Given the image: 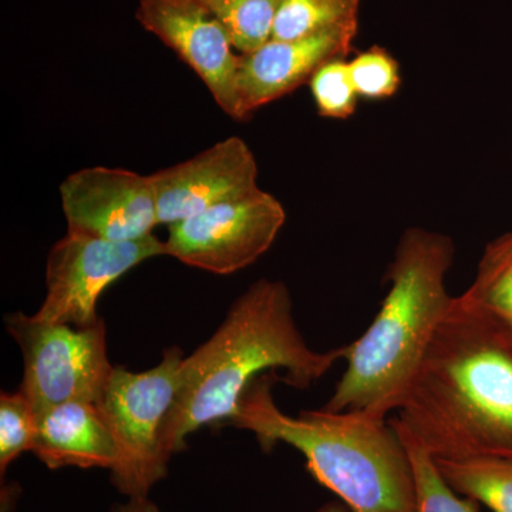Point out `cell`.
Returning <instances> with one entry per match:
<instances>
[{
	"mask_svg": "<svg viewBox=\"0 0 512 512\" xmlns=\"http://www.w3.org/2000/svg\"><path fill=\"white\" fill-rule=\"evenodd\" d=\"M433 458L512 460V335L453 298L394 419Z\"/></svg>",
	"mask_w": 512,
	"mask_h": 512,
	"instance_id": "1",
	"label": "cell"
},
{
	"mask_svg": "<svg viewBox=\"0 0 512 512\" xmlns=\"http://www.w3.org/2000/svg\"><path fill=\"white\" fill-rule=\"evenodd\" d=\"M346 356L348 345L328 352L309 348L284 282L259 279L232 303L214 335L184 357L180 387L161 431L164 457L170 461L185 450L187 437L201 427L229 421L265 370L284 369V382L305 390Z\"/></svg>",
	"mask_w": 512,
	"mask_h": 512,
	"instance_id": "2",
	"label": "cell"
},
{
	"mask_svg": "<svg viewBox=\"0 0 512 512\" xmlns=\"http://www.w3.org/2000/svg\"><path fill=\"white\" fill-rule=\"evenodd\" d=\"M453 259L447 235L404 232L387 269L389 291L366 332L348 345V366L323 409L382 420L399 412L453 302L446 289Z\"/></svg>",
	"mask_w": 512,
	"mask_h": 512,
	"instance_id": "3",
	"label": "cell"
},
{
	"mask_svg": "<svg viewBox=\"0 0 512 512\" xmlns=\"http://www.w3.org/2000/svg\"><path fill=\"white\" fill-rule=\"evenodd\" d=\"M274 382L256 377L228 423L251 431L265 451L278 443L301 451L312 476L350 512H416L412 461L392 423L325 409L288 416L276 406Z\"/></svg>",
	"mask_w": 512,
	"mask_h": 512,
	"instance_id": "4",
	"label": "cell"
},
{
	"mask_svg": "<svg viewBox=\"0 0 512 512\" xmlns=\"http://www.w3.org/2000/svg\"><path fill=\"white\" fill-rule=\"evenodd\" d=\"M183 352L177 346L147 372L114 367L97 409L119 451L111 483L128 498L148 497L167 476L168 460L161 450V431L181 383Z\"/></svg>",
	"mask_w": 512,
	"mask_h": 512,
	"instance_id": "5",
	"label": "cell"
},
{
	"mask_svg": "<svg viewBox=\"0 0 512 512\" xmlns=\"http://www.w3.org/2000/svg\"><path fill=\"white\" fill-rule=\"evenodd\" d=\"M5 325L25 363L19 392L36 414L63 403L100 402L114 369L103 319L76 328L16 312L6 316Z\"/></svg>",
	"mask_w": 512,
	"mask_h": 512,
	"instance_id": "6",
	"label": "cell"
},
{
	"mask_svg": "<svg viewBox=\"0 0 512 512\" xmlns=\"http://www.w3.org/2000/svg\"><path fill=\"white\" fill-rule=\"evenodd\" d=\"M165 255L156 235L138 241H107L67 231L50 249L46 298L37 320L90 328L100 322L97 303L117 279L148 259Z\"/></svg>",
	"mask_w": 512,
	"mask_h": 512,
	"instance_id": "7",
	"label": "cell"
},
{
	"mask_svg": "<svg viewBox=\"0 0 512 512\" xmlns=\"http://www.w3.org/2000/svg\"><path fill=\"white\" fill-rule=\"evenodd\" d=\"M285 220L281 202L259 188L168 225L165 255L211 274H235L272 247Z\"/></svg>",
	"mask_w": 512,
	"mask_h": 512,
	"instance_id": "8",
	"label": "cell"
},
{
	"mask_svg": "<svg viewBox=\"0 0 512 512\" xmlns=\"http://www.w3.org/2000/svg\"><path fill=\"white\" fill-rule=\"evenodd\" d=\"M59 191L67 231L123 242L150 237L160 225L150 175L97 165L74 171Z\"/></svg>",
	"mask_w": 512,
	"mask_h": 512,
	"instance_id": "9",
	"label": "cell"
},
{
	"mask_svg": "<svg viewBox=\"0 0 512 512\" xmlns=\"http://www.w3.org/2000/svg\"><path fill=\"white\" fill-rule=\"evenodd\" d=\"M136 18L180 57L231 119H237L239 55L228 33L197 0H138Z\"/></svg>",
	"mask_w": 512,
	"mask_h": 512,
	"instance_id": "10",
	"label": "cell"
},
{
	"mask_svg": "<svg viewBox=\"0 0 512 512\" xmlns=\"http://www.w3.org/2000/svg\"><path fill=\"white\" fill-rule=\"evenodd\" d=\"M258 163L242 138L228 137L173 167L151 174L158 222L165 225L259 190Z\"/></svg>",
	"mask_w": 512,
	"mask_h": 512,
	"instance_id": "11",
	"label": "cell"
},
{
	"mask_svg": "<svg viewBox=\"0 0 512 512\" xmlns=\"http://www.w3.org/2000/svg\"><path fill=\"white\" fill-rule=\"evenodd\" d=\"M356 33L357 28H340L303 39H271L255 52L239 55L235 120L245 121L255 110L309 83L323 63L345 59Z\"/></svg>",
	"mask_w": 512,
	"mask_h": 512,
	"instance_id": "12",
	"label": "cell"
},
{
	"mask_svg": "<svg viewBox=\"0 0 512 512\" xmlns=\"http://www.w3.org/2000/svg\"><path fill=\"white\" fill-rule=\"evenodd\" d=\"M32 453L50 470L106 468L119 461L116 441L97 404L69 402L37 414Z\"/></svg>",
	"mask_w": 512,
	"mask_h": 512,
	"instance_id": "13",
	"label": "cell"
},
{
	"mask_svg": "<svg viewBox=\"0 0 512 512\" xmlns=\"http://www.w3.org/2000/svg\"><path fill=\"white\" fill-rule=\"evenodd\" d=\"M456 298L464 308L480 313L512 335V231L485 247L476 279Z\"/></svg>",
	"mask_w": 512,
	"mask_h": 512,
	"instance_id": "14",
	"label": "cell"
},
{
	"mask_svg": "<svg viewBox=\"0 0 512 512\" xmlns=\"http://www.w3.org/2000/svg\"><path fill=\"white\" fill-rule=\"evenodd\" d=\"M457 494L493 512H512V460L503 457L433 458Z\"/></svg>",
	"mask_w": 512,
	"mask_h": 512,
	"instance_id": "15",
	"label": "cell"
},
{
	"mask_svg": "<svg viewBox=\"0 0 512 512\" xmlns=\"http://www.w3.org/2000/svg\"><path fill=\"white\" fill-rule=\"evenodd\" d=\"M360 0H281L272 39L296 40L328 30L357 28Z\"/></svg>",
	"mask_w": 512,
	"mask_h": 512,
	"instance_id": "16",
	"label": "cell"
},
{
	"mask_svg": "<svg viewBox=\"0 0 512 512\" xmlns=\"http://www.w3.org/2000/svg\"><path fill=\"white\" fill-rule=\"evenodd\" d=\"M228 33L239 55H248L272 39L281 0H197Z\"/></svg>",
	"mask_w": 512,
	"mask_h": 512,
	"instance_id": "17",
	"label": "cell"
},
{
	"mask_svg": "<svg viewBox=\"0 0 512 512\" xmlns=\"http://www.w3.org/2000/svg\"><path fill=\"white\" fill-rule=\"evenodd\" d=\"M402 437L416 484V512H477V503L463 500L441 477L433 457L403 429L396 420L390 421Z\"/></svg>",
	"mask_w": 512,
	"mask_h": 512,
	"instance_id": "18",
	"label": "cell"
},
{
	"mask_svg": "<svg viewBox=\"0 0 512 512\" xmlns=\"http://www.w3.org/2000/svg\"><path fill=\"white\" fill-rule=\"evenodd\" d=\"M308 84L319 116L345 120L355 113L359 94L353 86L349 62L345 59L323 63Z\"/></svg>",
	"mask_w": 512,
	"mask_h": 512,
	"instance_id": "19",
	"label": "cell"
},
{
	"mask_svg": "<svg viewBox=\"0 0 512 512\" xmlns=\"http://www.w3.org/2000/svg\"><path fill=\"white\" fill-rule=\"evenodd\" d=\"M37 430V414L22 393L0 396V473L26 451H32Z\"/></svg>",
	"mask_w": 512,
	"mask_h": 512,
	"instance_id": "20",
	"label": "cell"
},
{
	"mask_svg": "<svg viewBox=\"0 0 512 512\" xmlns=\"http://www.w3.org/2000/svg\"><path fill=\"white\" fill-rule=\"evenodd\" d=\"M349 72L357 94L366 100L390 99L402 84L399 63L380 46L370 47L353 57Z\"/></svg>",
	"mask_w": 512,
	"mask_h": 512,
	"instance_id": "21",
	"label": "cell"
},
{
	"mask_svg": "<svg viewBox=\"0 0 512 512\" xmlns=\"http://www.w3.org/2000/svg\"><path fill=\"white\" fill-rule=\"evenodd\" d=\"M113 512H158V508L148 497H138L128 498L126 504L116 505Z\"/></svg>",
	"mask_w": 512,
	"mask_h": 512,
	"instance_id": "22",
	"label": "cell"
},
{
	"mask_svg": "<svg viewBox=\"0 0 512 512\" xmlns=\"http://www.w3.org/2000/svg\"><path fill=\"white\" fill-rule=\"evenodd\" d=\"M315 512H350L349 508L346 507L342 501H333V503H328L322 505V507L318 508Z\"/></svg>",
	"mask_w": 512,
	"mask_h": 512,
	"instance_id": "23",
	"label": "cell"
}]
</instances>
